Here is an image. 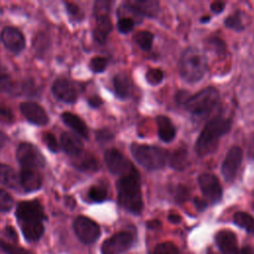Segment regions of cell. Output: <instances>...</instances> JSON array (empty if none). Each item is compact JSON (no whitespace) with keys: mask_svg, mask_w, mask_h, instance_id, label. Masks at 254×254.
Segmentation results:
<instances>
[{"mask_svg":"<svg viewBox=\"0 0 254 254\" xmlns=\"http://www.w3.org/2000/svg\"><path fill=\"white\" fill-rule=\"evenodd\" d=\"M19 182V177L13 168L5 164H0V184L10 189H16L18 188Z\"/></svg>","mask_w":254,"mask_h":254,"instance_id":"d4e9b609","label":"cell"},{"mask_svg":"<svg viewBox=\"0 0 254 254\" xmlns=\"http://www.w3.org/2000/svg\"><path fill=\"white\" fill-rule=\"evenodd\" d=\"M110 4L111 2L109 1H96L94 3V9H93V14L95 18L108 15L110 10Z\"/></svg>","mask_w":254,"mask_h":254,"instance_id":"8d00e7d4","label":"cell"},{"mask_svg":"<svg viewBox=\"0 0 254 254\" xmlns=\"http://www.w3.org/2000/svg\"><path fill=\"white\" fill-rule=\"evenodd\" d=\"M61 143L64 151L70 157H75L83 152V143L80 138L73 133H63L61 136Z\"/></svg>","mask_w":254,"mask_h":254,"instance_id":"d6986e66","label":"cell"},{"mask_svg":"<svg viewBox=\"0 0 254 254\" xmlns=\"http://www.w3.org/2000/svg\"><path fill=\"white\" fill-rule=\"evenodd\" d=\"M154 254H180L178 247L172 242H163L156 246Z\"/></svg>","mask_w":254,"mask_h":254,"instance_id":"d6a6232c","label":"cell"},{"mask_svg":"<svg viewBox=\"0 0 254 254\" xmlns=\"http://www.w3.org/2000/svg\"><path fill=\"white\" fill-rule=\"evenodd\" d=\"M215 241L222 254H239L236 235L232 231H219L215 236Z\"/></svg>","mask_w":254,"mask_h":254,"instance_id":"2e32d148","label":"cell"},{"mask_svg":"<svg viewBox=\"0 0 254 254\" xmlns=\"http://www.w3.org/2000/svg\"><path fill=\"white\" fill-rule=\"evenodd\" d=\"M169 163L170 166L177 170L182 171L187 168L188 164V152L185 148H179L175 150L171 155H169Z\"/></svg>","mask_w":254,"mask_h":254,"instance_id":"484cf974","label":"cell"},{"mask_svg":"<svg viewBox=\"0 0 254 254\" xmlns=\"http://www.w3.org/2000/svg\"><path fill=\"white\" fill-rule=\"evenodd\" d=\"M207 59L197 48H188L179 62V71L184 80L190 83L199 81L207 70Z\"/></svg>","mask_w":254,"mask_h":254,"instance_id":"3957f363","label":"cell"},{"mask_svg":"<svg viewBox=\"0 0 254 254\" xmlns=\"http://www.w3.org/2000/svg\"><path fill=\"white\" fill-rule=\"evenodd\" d=\"M130 150L135 161L148 171L163 169L169 160V153L157 146L133 143Z\"/></svg>","mask_w":254,"mask_h":254,"instance_id":"277c9868","label":"cell"},{"mask_svg":"<svg viewBox=\"0 0 254 254\" xmlns=\"http://www.w3.org/2000/svg\"><path fill=\"white\" fill-rule=\"evenodd\" d=\"M224 25L225 27H227L228 29L240 32L244 29V24L243 21L241 19V16L238 12L233 13L231 15H229L225 20H224Z\"/></svg>","mask_w":254,"mask_h":254,"instance_id":"f546056e","label":"cell"},{"mask_svg":"<svg viewBox=\"0 0 254 254\" xmlns=\"http://www.w3.org/2000/svg\"><path fill=\"white\" fill-rule=\"evenodd\" d=\"M54 95L66 103H73L77 97V91L74 85L65 78L57 79L53 84Z\"/></svg>","mask_w":254,"mask_h":254,"instance_id":"5bb4252c","label":"cell"},{"mask_svg":"<svg viewBox=\"0 0 254 254\" xmlns=\"http://www.w3.org/2000/svg\"><path fill=\"white\" fill-rule=\"evenodd\" d=\"M159 226L160 225V222L158 221V220H152V221H149L148 223H147V226L149 227V228H154V227H156V226Z\"/></svg>","mask_w":254,"mask_h":254,"instance_id":"db71d44e","label":"cell"},{"mask_svg":"<svg viewBox=\"0 0 254 254\" xmlns=\"http://www.w3.org/2000/svg\"><path fill=\"white\" fill-rule=\"evenodd\" d=\"M43 141L45 143V145L53 152V153H57L60 150L59 147V143L57 142L56 137L52 134V133H45L43 135Z\"/></svg>","mask_w":254,"mask_h":254,"instance_id":"ab89813d","label":"cell"},{"mask_svg":"<svg viewBox=\"0 0 254 254\" xmlns=\"http://www.w3.org/2000/svg\"><path fill=\"white\" fill-rule=\"evenodd\" d=\"M154 35L149 31H140L134 35L135 43L143 51H150L153 45Z\"/></svg>","mask_w":254,"mask_h":254,"instance_id":"f1b7e54d","label":"cell"},{"mask_svg":"<svg viewBox=\"0 0 254 254\" xmlns=\"http://www.w3.org/2000/svg\"><path fill=\"white\" fill-rule=\"evenodd\" d=\"M128 2L142 18L156 17L159 11V2L155 0H136Z\"/></svg>","mask_w":254,"mask_h":254,"instance_id":"7402d4cb","label":"cell"},{"mask_svg":"<svg viewBox=\"0 0 254 254\" xmlns=\"http://www.w3.org/2000/svg\"><path fill=\"white\" fill-rule=\"evenodd\" d=\"M252 207H253V209H254V203H253V206H252Z\"/></svg>","mask_w":254,"mask_h":254,"instance_id":"6f0895ef","label":"cell"},{"mask_svg":"<svg viewBox=\"0 0 254 254\" xmlns=\"http://www.w3.org/2000/svg\"><path fill=\"white\" fill-rule=\"evenodd\" d=\"M16 156L23 168L38 170L40 168H44L46 165V160L43 154L36 146L30 143L20 144L17 149Z\"/></svg>","mask_w":254,"mask_h":254,"instance_id":"8992f818","label":"cell"},{"mask_svg":"<svg viewBox=\"0 0 254 254\" xmlns=\"http://www.w3.org/2000/svg\"><path fill=\"white\" fill-rule=\"evenodd\" d=\"M14 204L13 197L9 192L0 189V211H9Z\"/></svg>","mask_w":254,"mask_h":254,"instance_id":"836d02e7","label":"cell"},{"mask_svg":"<svg viewBox=\"0 0 254 254\" xmlns=\"http://www.w3.org/2000/svg\"><path fill=\"white\" fill-rule=\"evenodd\" d=\"M208 45H209V47H211V49L215 52V53H217V54H223L224 52H225V44H224V42L221 40V39H219V38H210V39H208Z\"/></svg>","mask_w":254,"mask_h":254,"instance_id":"60d3db41","label":"cell"},{"mask_svg":"<svg viewBox=\"0 0 254 254\" xmlns=\"http://www.w3.org/2000/svg\"><path fill=\"white\" fill-rule=\"evenodd\" d=\"M116 189L119 204L133 214H140L143 209V197L140 176L136 168L118 179Z\"/></svg>","mask_w":254,"mask_h":254,"instance_id":"6da1fadb","label":"cell"},{"mask_svg":"<svg viewBox=\"0 0 254 254\" xmlns=\"http://www.w3.org/2000/svg\"><path fill=\"white\" fill-rule=\"evenodd\" d=\"M132 86V80L125 72H119L113 77L114 93L120 99H127L131 96Z\"/></svg>","mask_w":254,"mask_h":254,"instance_id":"ac0fdd59","label":"cell"},{"mask_svg":"<svg viewBox=\"0 0 254 254\" xmlns=\"http://www.w3.org/2000/svg\"><path fill=\"white\" fill-rule=\"evenodd\" d=\"M6 232H7V234H8L13 240H17V233L15 232V230H14L11 226L6 227Z\"/></svg>","mask_w":254,"mask_h":254,"instance_id":"f907efd6","label":"cell"},{"mask_svg":"<svg viewBox=\"0 0 254 254\" xmlns=\"http://www.w3.org/2000/svg\"><path fill=\"white\" fill-rule=\"evenodd\" d=\"M73 230L78 239L84 244H91L100 236L99 225L92 219L85 216H78L74 220Z\"/></svg>","mask_w":254,"mask_h":254,"instance_id":"ba28073f","label":"cell"},{"mask_svg":"<svg viewBox=\"0 0 254 254\" xmlns=\"http://www.w3.org/2000/svg\"><path fill=\"white\" fill-rule=\"evenodd\" d=\"M72 165L84 172H95L99 169V164L94 156L87 152H81L79 155L72 157Z\"/></svg>","mask_w":254,"mask_h":254,"instance_id":"44dd1931","label":"cell"},{"mask_svg":"<svg viewBox=\"0 0 254 254\" xmlns=\"http://www.w3.org/2000/svg\"><path fill=\"white\" fill-rule=\"evenodd\" d=\"M231 129V120L221 116L210 119L198 135L194 150L199 157L207 156L215 151L220 138Z\"/></svg>","mask_w":254,"mask_h":254,"instance_id":"7a4b0ae2","label":"cell"},{"mask_svg":"<svg viewBox=\"0 0 254 254\" xmlns=\"http://www.w3.org/2000/svg\"><path fill=\"white\" fill-rule=\"evenodd\" d=\"M16 216L20 225L43 222L45 218L43 206L37 200L20 202L16 209Z\"/></svg>","mask_w":254,"mask_h":254,"instance_id":"52a82bcc","label":"cell"},{"mask_svg":"<svg viewBox=\"0 0 254 254\" xmlns=\"http://www.w3.org/2000/svg\"><path fill=\"white\" fill-rule=\"evenodd\" d=\"M112 31V23L109 15L96 18V26L93 30V38L98 44H104Z\"/></svg>","mask_w":254,"mask_h":254,"instance_id":"603a6c76","label":"cell"},{"mask_svg":"<svg viewBox=\"0 0 254 254\" xmlns=\"http://www.w3.org/2000/svg\"><path fill=\"white\" fill-rule=\"evenodd\" d=\"M156 123L160 139L165 143L173 141L174 138L176 137V128L173 125L171 119L167 116L159 115L156 117Z\"/></svg>","mask_w":254,"mask_h":254,"instance_id":"ffe728a7","label":"cell"},{"mask_svg":"<svg viewBox=\"0 0 254 254\" xmlns=\"http://www.w3.org/2000/svg\"><path fill=\"white\" fill-rule=\"evenodd\" d=\"M0 121L3 123H11L13 121L12 112L7 108L0 107Z\"/></svg>","mask_w":254,"mask_h":254,"instance_id":"ee69618b","label":"cell"},{"mask_svg":"<svg viewBox=\"0 0 254 254\" xmlns=\"http://www.w3.org/2000/svg\"><path fill=\"white\" fill-rule=\"evenodd\" d=\"M104 161L107 169L113 175L124 176L135 169L133 164L117 149L110 148L105 151Z\"/></svg>","mask_w":254,"mask_h":254,"instance_id":"9c48e42d","label":"cell"},{"mask_svg":"<svg viewBox=\"0 0 254 254\" xmlns=\"http://www.w3.org/2000/svg\"><path fill=\"white\" fill-rule=\"evenodd\" d=\"M210 19H211V17H210V16H204V17L200 18V23H202V24H206L208 21H210Z\"/></svg>","mask_w":254,"mask_h":254,"instance_id":"11a10c76","label":"cell"},{"mask_svg":"<svg viewBox=\"0 0 254 254\" xmlns=\"http://www.w3.org/2000/svg\"><path fill=\"white\" fill-rule=\"evenodd\" d=\"M233 222L249 233H254V217L244 211H237L233 215Z\"/></svg>","mask_w":254,"mask_h":254,"instance_id":"83f0119b","label":"cell"},{"mask_svg":"<svg viewBox=\"0 0 254 254\" xmlns=\"http://www.w3.org/2000/svg\"><path fill=\"white\" fill-rule=\"evenodd\" d=\"M19 180L23 189L27 191H35L42 186V176L35 169L23 168Z\"/></svg>","mask_w":254,"mask_h":254,"instance_id":"e0dca14e","label":"cell"},{"mask_svg":"<svg viewBox=\"0 0 254 254\" xmlns=\"http://www.w3.org/2000/svg\"><path fill=\"white\" fill-rule=\"evenodd\" d=\"M21 230L24 237L28 241H37L39 240L44 233L43 222L31 223V224H22Z\"/></svg>","mask_w":254,"mask_h":254,"instance_id":"4316f807","label":"cell"},{"mask_svg":"<svg viewBox=\"0 0 254 254\" xmlns=\"http://www.w3.org/2000/svg\"><path fill=\"white\" fill-rule=\"evenodd\" d=\"M1 40L4 46L15 54L22 52L25 48V38L23 34L14 27H6L2 30Z\"/></svg>","mask_w":254,"mask_h":254,"instance_id":"4fadbf2b","label":"cell"},{"mask_svg":"<svg viewBox=\"0 0 254 254\" xmlns=\"http://www.w3.org/2000/svg\"><path fill=\"white\" fill-rule=\"evenodd\" d=\"M101 103H102V100H101L98 96H96V95H95V96H92L91 98L88 99V104H89L91 107H93V108H96V107L100 106Z\"/></svg>","mask_w":254,"mask_h":254,"instance_id":"c3c4849f","label":"cell"},{"mask_svg":"<svg viewBox=\"0 0 254 254\" xmlns=\"http://www.w3.org/2000/svg\"><path fill=\"white\" fill-rule=\"evenodd\" d=\"M15 90L16 87L11 77L6 74H0V91L11 93Z\"/></svg>","mask_w":254,"mask_h":254,"instance_id":"f35d334b","label":"cell"},{"mask_svg":"<svg viewBox=\"0 0 254 254\" xmlns=\"http://www.w3.org/2000/svg\"><path fill=\"white\" fill-rule=\"evenodd\" d=\"M168 219H169L170 222L176 224V223H179L181 221V216L179 214H170L168 216Z\"/></svg>","mask_w":254,"mask_h":254,"instance_id":"681fc988","label":"cell"},{"mask_svg":"<svg viewBox=\"0 0 254 254\" xmlns=\"http://www.w3.org/2000/svg\"><path fill=\"white\" fill-rule=\"evenodd\" d=\"M219 101V92L215 87L207 86L193 95H190L181 104L190 113L201 116L209 113Z\"/></svg>","mask_w":254,"mask_h":254,"instance_id":"5b68a950","label":"cell"},{"mask_svg":"<svg viewBox=\"0 0 254 254\" xmlns=\"http://www.w3.org/2000/svg\"><path fill=\"white\" fill-rule=\"evenodd\" d=\"M239 254H253V251L249 246H244L241 250H239Z\"/></svg>","mask_w":254,"mask_h":254,"instance_id":"f5cc1de1","label":"cell"},{"mask_svg":"<svg viewBox=\"0 0 254 254\" xmlns=\"http://www.w3.org/2000/svg\"><path fill=\"white\" fill-rule=\"evenodd\" d=\"M88 197L94 202H102L107 197V190L102 186H92L88 190Z\"/></svg>","mask_w":254,"mask_h":254,"instance_id":"4dcf8cb0","label":"cell"},{"mask_svg":"<svg viewBox=\"0 0 254 254\" xmlns=\"http://www.w3.org/2000/svg\"><path fill=\"white\" fill-rule=\"evenodd\" d=\"M7 140H8V138H7V136L5 135V133L2 132V131H0V149L6 144Z\"/></svg>","mask_w":254,"mask_h":254,"instance_id":"816d5d0a","label":"cell"},{"mask_svg":"<svg viewBox=\"0 0 254 254\" xmlns=\"http://www.w3.org/2000/svg\"><path fill=\"white\" fill-rule=\"evenodd\" d=\"M164 79V71L160 68H150L146 72V80L151 85H158Z\"/></svg>","mask_w":254,"mask_h":254,"instance_id":"1f68e13d","label":"cell"},{"mask_svg":"<svg viewBox=\"0 0 254 254\" xmlns=\"http://www.w3.org/2000/svg\"><path fill=\"white\" fill-rule=\"evenodd\" d=\"M242 157L243 153L240 147L233 146L228 150L221 165V174L225 181L231 182L235 179L242 163Z\"/></svg>","mask_w":254,"mask_h":254,"instance_id":"7c38bea8","label":"cell"},{"mask_svg":"<svg viewBox=\"0 0 254 254\" xmlns=\"http://www.w3.org/2000/svg\"><path fill=\"white\" fill-rule=\"evenodd\" d=\"M135 25V21L130 17H121L117 22V29L121 34L130 33Z\"/></svg>","mask_w":254,"mask_h":254,"instance_id":"d590c367","label":"cell"},{"mask_svg":"<svg viewBox=\"0 0 254 254\" xmlns=\"http://www.w3.org/2000/svg\"><path fill=\"white\" fill-rule=\"evenodd\" d=\"M66 10L68 15L71 17V19L75 21H79L82 19V13L78 6L72 4V3H66Z\"/></svg>","mask_w":254,"mask_h":254,"instance_id":"7bdbcfd3","label":"cell"},{"mask_svg":"<svg viewBox=\"0 0 254 254\" xmlns=\"http://www.w3.org/2000/svg\"><path fill=\"white\" fill-rule=\"evenodd\" d=\"M107 64H108V62H107L106 58L94 57L93 59H91L89 66L93 72L99 73V72H103L105 70Z\"/></svg>","mask_w":254,"mask_h":254,"instance_id":"e575fe53","label":"cell"},{"mask_svg":"<svg viewBox=\"0 0 254 254\" xmlns=\"http://www.w3.org/2000/svg\"><path fill=\"white\" fill-rule=\"evenodd\" d=\"M190 195V190L185 186H178L175 192V199L177 202H184L188 199Z\"/></svg>","mask_w":254,"mask_h":254,"instance_id":"b9f144b4","label":"cell"},{"mask_svg":"<svg viewBox=\"0 0 254 254\" xmlns=\"http://www.w3.org/2000/svg\"><path fill=\"white\" fill-rule=\"evenodd\" d=\"M20 109L27 120L33 124L46 125L49 122V117L44 108L35 102H23Z\"/></svg>","mask_w":254,"mask_h":254,"instance_id":"9a60e30c","label":"cell"},{"mask_svg":"<svg viewBox=\"0 0 254 254\" xmlns=\"http://www.w3.org/2000/svg\"><path fill=\"white\" fill-rule=\"evenodd\" d=\"M0 247L7 254H34L33 252H31L25 248H21V247H18V246H15V245L3 242V241L0 242Z\"/></svg>","mask_w":254,"mask_h":254,"instance_id":"74e56055","label":"cell"},{"mask_svg":"<svg viewBox=\"0 0 254 254\" xmlns=\"http://www.w3.org/2000/svg\"><path fill=\"white\" fill-rule=\"evenodd\" d=\"M133 244V234L122 231L106 239L101 245V254H122Z\"/></svg>","mask_w":254,"mask_h":254,"instance_id":"30bf717a","label":"cell"},{"mask_svg":"<svg viewBox=\"0 0 254 254\" xmlns=\"http://www.w3.org/2000/svg\"><path fill=\"white\" fill-rule=\"evenodd\" d=\"M96 136L99 141H107L113 137V135L108 130H100L97 132Z\"/></svg>","mask_w":254,"mask_h":254,"instance_id":"7dc6e473","label":"cell"},{"mask_svg":"<svg viewBox=\"0 0 254 254\" xmlns=\"http://www.w3.org/2000/svg\"><path fill=\"white\" fill-rule=\"evenodd\" d=\"M193 203H194L196 209L199 210V211H202L207 207V201L203 198H200V197H195L193 199Z\"/></svg>","mask_w":254,"mask_h":254,"instance_id":"bcb514c9","label":"cell"},{"mask_svg":"<svg viewBox=\"0 0 254 254\" xmlns=\"http://www.w3.org/2000/svg\"><path fill=\"white\" fill-rule=\"evenodd\" d=\"M198 186L204 197L211 203H216L221 199L222 187L213 174L204 173L199 175Z\"/></svg>","mask_w":254,"mask_h":254,"instance_id":"8fae6325","label":"cell"},{"mask_svg":"<svg viewBox=\"0 0 254 254\" xmlns=\"http://www.w3.org/2000/svg\"><path fill=\"white\" fill-rule=\"evenodd\" d=\"M225 8V3L221 2V1H214L210 4V10L214 13V14H219L221 13Z\"/></svg>","mask_w":254,"mask_h":254,"instance_id":"f6af8a7d","label":"cell"},{"mask_svg":"<svg viewBox=\"0 0 254 254\" xmlns=\"http://www.w3.org/2000/svg\"><path fill=\"white\" fill-rule=\"evenodd\" d=\"M63 121L70 127L73 131H75L78 135L81 137L87 139L88 138V130L85 125V123L75 114H72L70 112H64L62 114Z\"/></svg>","mask_w":254,"mask_h":254,"instance_id":"cb8c5ba5","label":"cell"},{"mask_svg":"<svg viewBox=\"0 0 254 254\" xmlns=\"http://www.w3.org/2000/svg\"><path fill=\"white\" fill-rule=\"evenodd\" d=\"M206 254H214V253H213L212 251H210V250H209V251H207V253H206Z\"/></svg>","mask_w":254,"mask_h":254,"instance_id":"9f6ffc18","label":"cell"}]
</instances>
